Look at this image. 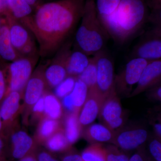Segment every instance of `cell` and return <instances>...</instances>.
Here are the masks:
<instances>
[{
  "instance_id": "1",
  "label": "cell",
  "mask_w": 161,
  "mask_h": 161,
  "mask_svg": "<svg viewBox=\"0 0 161 161\" xmlns=\"http://www.w3.org/2000/svg\"><path fill=\"white\" fill-rule=\"evenodd\" d=\"M86 0H59L38 6L34 14L20 20L37 41L39 55L53 54L80 20Z\"/></svg>"
},
{
  "instance_id": "2",
  "label": "cell",
  "mask_w": 161,
  "mask_h": 161,
  "mask_svg": "<svg viewBox=\"0 0 161 161\" xmlns=\"http://www.w3.org/2000/svg\"><path fill=\"white\" fill-rule=\"evenodd\" d=\"M144 0H121L117 9L98 19L110 38L117 45L126 44L148 22L149 13Z\"/></svg>"
},
{
  "instance_id": "3",
  "label": "cell",
  "mask_w": 161,
  "mask_h": 161,
  "mask_svg": "<svg viewBox=\"0 0 161 161\" xmlns=\"http://www.w3.org/2000/svg\"><path fill=\"white\" fill-rule=\"evenodd\" d=\"M80 26L75 35V46L89 56L104 49L109 36L98 18L95 0H86Z\"/></svg>"
},
{
  "instance_id": "4",
  "label": "cell",
  "mask_w": 161,
  "mask_h": 161,
  "mask_svg": "<svg viewBox=\"0 0 161 161\" xmlns=\"http://www.w3.org/2000/svg\"><path fill=\"white\" fill-rule=\"evenodd\" d=\"M48 62L39 64L35 69L24 89L21 115L25 126L29 125L30 115L33 107L49 89L45 77V70Z\"/></svg>"
},
{
  "instance_id": "5",
  "label": "cell",
  "mask_w": 161,
  "mask_h": 161,
  "mask_svg": "<svg viewBox=\"0 0 161 161\" xmlns=\"http://www.w3.org/2000/svg\"><path fill=\"white\" fill-rule=\"evenodd\" d=\"M39 57V55L22 57L6 65V95L10 92H17L23 96L25 86L34 70Z\"/></svg>"
},
{
  "instance_id": "6",
  "label": "cell",
  "mask_w": 161,
  "mask_h": 161,
  "mask_svg": "<svg viewBox=\"0 0 161 161\" xmlns=\"http://www.w3.org/2000/svg\"><path fill=\"white\" fill-rule=\"evenodd\" d=\"M22 94L10 92L0 104V115L3 128L1 135L8 139L11 132L20 127L19 117L22 111Z\"/></svg>"
},
{
  "instance_id": "7",
  "label": "cell",
  "mask_w": 161,
  "mask_h": 161,
  "mask_svg": "<svg viewBox=\"0 0 161 161\" xmlns=\"http://www.w3.org/2000/svg\"><path fill=\"white\" fill-rule=\"evenodd\" d=\"M148 62L141 58H131L122 70L115 75V91L119 97L120 95L130 96Z\"/></svg>"
},
{
  "instance_id": "8",
  "label": "cell",
  "mask_w": 161,
  "mask_h": 161,
  "mask_svg": "<svg viewBox=\"0 0 161 161\" xmlns=\"http://www.w3.org/2000/svg\"><path fill=\"white\" fill-rule=\"evenodd\" d=\"M97 64V80L95 92L103 101L115 91L114 64L104 49L95 55Z\"/></svg>"
},
{
  "instance_id": "9",
  "label": "cell",
  "mask_w": 161,
  "mask_h": 161,
  "mask_svg": "<svg viewBox=\"0 0 161 161\" xmlns=\"http://www.w3.org/2000/svg\"><path fill=\"white\" fill-rule=\"evenodd\" d=\"M139 58L147 61L161 59V26H153L146 32L131 53V58Z\"/></svg>"
},
{
  "instance_id": "10",
  "label": "cell",
  "mask_w": 161,
  "mask_h": 161,
  "mask_svg": "<svg viewBox=\"0 0 161 161\" xmlns=\"http://www.w3.org/2000/svg\"><path fill=\"white\" fill-rule=\"evenodd\" d=\"M98 116L102 124L114 133L124 127L126 122L125 115L122 107L120 97L115 91L104 100Z\"/></svg>"
},
{
  "instance_id": "11",
  "label": "cell",
  "mask_w": 161,
  "mask_h": 161,
  "mask_svg": "<svg viewBox=\"0 0 161 161\" xmlns=\"http://www.w3.org/2000/svg\"><path fill=\"white\" fill-rule=\"evenodd\" d=\"M72 43L67 41L56 52L45 70V77L49 89L55 88L68 77L66 64L71 52Z\"/></svg>"
},
{
  "instance_id": "12",
  "label": "cell",
  "mask_w": 161,
  "mask_h": 161,
  "mask_svg": "<svg viewBox=\"0 0 161 161\" xmlns=\"http://www.w3.org/2000/svg\"><path fill=\"white\" fill-rule=\"evenodd\" d=\"M149 137L148 131L143 127H123L115 132L111 144L128 152L144 147Z\"/></svg>"
},
{
  "instance_id": "13",
  "label": "cell",
  "mask_w": 161,
  "mask_h": 161,
  "mask_svg": "<svg viewBox=\"0 0 161 161\" xmlns=\"http://www.w3.org/2000/svg\"><path fill=\"white\" fill-rule=\"evenodd\" d=\"M9 156L16 159L25 157L37 151L39 145L20 127L14 130L8 137Z\"/></svg>"
},
{
  "instance_id": "14",
  "label": "cell",
  "mask_w": 161,
  "mask_h": 161,
  "mask_svg": "<svg viewBox=\"0 0 161 161\" xmlns=\"http://www.w3.org/2000/svg\"><path fill=\"white\" fill-rule=\"evenodd\" d=\"M161 59L148 62L129 97L139 95L158 84L161 83Z\"/></svg>"
},
{
  "instance_id": "15",
  "label": "cell",
  "mask_w": 161,
  "mask_h": 161,
  "mask_svg": "<svg viewBox=\"0 0 161 161\" xmlns=\"http://www.w3.org/2000/svg\"><path fill=\"white\" fill-rule=\"evenodd\" d=\"M103 100L95 91H89L88 95L80 109L78 119L82 129L93 124L99 115Z\"/></svg>"
},
{
  "instance_id": "16",
  "label": "cell",
  "mask_w": 161,
  "mask_h": 161,
  "mask_svg": "<svg viewBox=\"0 0 161 161\" xmlns=\"http://www.w3.org/2000/svg\"><path fill=\"white\" fill-rule=\"evenodd\" d=\"M6 23L9 27L11 43L19 53L23 47L33 39L28 30L20 21L15 19L8 13H6Z\"/></svg>"
},
{
  "instance_id": "17",
  "label": "cell",
  "mask_w": 161,
  "mask_h": 161,
  "mask_svg": "<svg viewBox=\"0 0 161 161\" xmlns=\"http://www.w3.org/2000/svg\"><path fill=\"white\" fill-rule=\"evenodd\" d=\"M115 133L103 124H92L82 130V135L91 144L112 143Z\"/></svg>"
},
{
  "instance_id": "18",
  "label": "cell",
  "mask_w": 161,
  "mask_h": 161,
  "mask_svg": "<svg viewBox=\"0 0 161 161\" xmlns=\"http://www.w3.org/2000/svg\"><path fill=\"white\" fill-rule=\"evenodd\" d=\"M79 112H64L62 124L64 134L70 145H74L82 136V129L78 119Z\"/></svg>"
},
{
  "instance_id": "19",
  "label": "cell",
  "mask_w": 161,
  "mask_h": 161,
  "mask_svg": "<svg viewBox=\"0 0 161 161\" xmlns=\"http://www.w3.org/2000/svg\"><path fill=\"white\" fill-rule=\"evenodd\" d=\"M62 127L61 120H55L44 116L37 125L34 138L39 146L43 145L49 137Z\"/></svg>"
},
{
  "instance_id": "20",
  "label": "cell",
  "mask_w": 161,
  "mask_h": 161,
  "mask_svg": "<svg viewBox=\"0 0 161 161\" xmlns=\"http://www.w3.org/2000/svg\"><path fill=\"white\" fill-rule=\"evenodd\" d=\"M90 59V56L83 52L77 49L71 51L67 61L68 76L77 78L88 65Z\"/></svg>"
},
{
  "instance_id": "21",
  "label": "cell",
  "mask_w": 161,
  "mask_h": 161,
  "mask_svg": "<svg viewBox=\"0 0 161 161\" xmlns=\"http://www.w3.org/2000/svg\"><path fill=\"white\" fill-rule=\"evenodd\" d=\"M14 47L10 40L7 23L1 25L0 28V58L5 61L12 62L22 58Z\"/></svg>"
},
{
  "instance_id": "22",
  "label": "cell",
  "mask_w": 161,
  "mask_h": 161,
  "mask_svg": "<svg viewBox=\"0 0 161 161\" xmlns=\"http://www.w3.org/2000/svg\"><path fill=\"white\" fill-rule=\"evenodd\" d=\"M43 96L45 116L55 120H62L64 114V110L59 98L48 91L44 93Z\"/></svg>"
},
{
  "instance_id": "23",
  "label": "cell",
  "mask_w": 161,
  "mask_h": 161,
  "mask_svg": "<svg viewBox=\"0 0 161 161\" xmlns=\"http://www.w3.org/2000/svg\"><path fill=\"white\" fill-rule=\"evenodd\" d=\"M43 146L52 153H65L72 149L64 134L63 126L49 137Z\"/></svg>"
},
{
  "instance_id": "24",
  "label": "cell",
  "mask_w": 161,
  "mask_h": 161,
  "mask_svg": "<svg viewBox=\"0 0 161 161\" xmlns=\"http://www.w3.org/2000/svg\"><path fill=\"white\" fill-rule=\"evenodd\" d=\"M6 13L19 21L29 16L32 12L33 8L26 0H6Z\"/></svg>"
},
{
  "instance_id": "25",
  "label": "cell",
  "mask_w": 161,
  "mask_h": 161,
  "mask_svg": "<svg viewBox=\"0 0 161 161\" xmlns=\"http://www.w3.org/2000/svg\"><path fill=\"white\" fill-rule=\"evenodd\" d=\"M89 90L83 81L77 78L72 92L68 95L76 112H80L86 100Z\"/></svg>"
},
{
  "instance_id": "26",
  "label": "cell",
  "mask_w": 161,
  "mask_h": 161,
  "mask_svg": "<svg viewBox=\"0 0 161 161\" xmlns=\"http://www.w3.org/2000/svg\"><path fill=\"white\" fill-rule=\"evenodd\" d=\"M97 64L95 55L91 58L89 63L84 70L77 77L85 84L89 91H95L97 80Z\"/></svg>"
},
{
  "instance_id": "27",
  "label": "cell",
  "mask_w": 161,
  "mask_h": 161,
  "mask_svg": "<svg viewBox=\"0 0 161 161\" xmlns=\"http://www.w3.org/2000/svg\"><path fill=\"white\" fill-rule=\"evenodd\" d=\"M82 161H106L105 148L102 144H91L81 152Z\"/></svg>"
},
{
  "instance_id": "28",
  "label": "cell",
  "mask_w": 161,
  "mask_h": 161,
  "mask_svg": "<svg viewBox=\"0 0 161 161\" xmlns=\"http://www.w3.org/2000/svg\"><path fill=\"white\" fill-rule=\"evenodd\" d=\"M77 79V77L68 76L58 86L55 88L54 94L59 99H62L73 91Z\"/></svg>"
},
{
  "instance_id": "29",
  "label": "cell",
  "mask_w": 161,
  "mask_h": 161,
  "mask_svg": "<svg viewBox=\"0 0 161 161\" xmlns=\"http://www.w3.org/2000/svg\"><path fill=\"white\" fill-rule=\"evenodd\" d=\"M121 0H97L96 9L98 16H107L115 11Z\"/></svg>"
},
{
  "instance_id": "30",
  "label": "cell",
  "mask_w": 161,
  "mask_h": 161,
  "mask_svg": "<svg viewBox=\"0 0 161 161\" xmlns=\"http://www.w3.org/2000/svg\"><path fill=\"white\" fill-rule=\"evenodd\" d=\"M106 161H129L130 156L127 152L121 150L114 145L105 147Z\"/></svg>"
},
{
  "instance_id": "31",
  "label": "cell",
  "mask_w": 161,
  "mask_h": 161,
  "mask_svg": "<svg viewBox=\"0 0 161 161\" xmlns=\"http://www.w3.org/2000/svg\"><path fill=\"white\" fill-rule=\"evenodd\" d=\"M148 150V154L153 161H161V139L154 136L149 137Z\"/></svg>"
},
{
  "instance_id": "32",
  "label": "cell",
  "mask_w": 161,
  "mask_h": 161,
  "mask_svg": "<svg viewBox=\"0 0 161 161\" xmlns=\"http://www.w3.org/2000/svg\"><path fill=\"white\" fill-rule=\"evenodd\" d=\"M43 95H44L37 102L32 108L29 117V124L37 125L39 122L45 116Z\"/></svg>"
},
{
  "instance_id": "33",
  "label": "cell",
  "mask_w": 161,
  "mask_h": 161,
  "mask_svg": "<svg viewBox=\"0 0 161 161\" xmlns=\"http://www.w3.org/2000/svg\"><path fill=\"white\" fill-rule=\"evenodd\" d=\"M7 89L6 65L0 61V104L6 97Z\"/></svg>"
},
{
  "instance_id": "34",
  "label": "cell",
  "mask_w": 161,
  "mask_h": 161,
  "mask_svg": "<svg viewBox=\"0 0 161 161\" xmlns=\"http://www.w3.org/2000/svg\"><path fill=\"white\" fill-rule=\"evenodd\" d=\"M9 158L8 139L0 135V161H9Z\"/></svg>"
},
{
  "instance_id": "35",
  "label": "cell",
  "mask_w": 161,
  "mask_h": 161,
  "mask_svg": "<svg viewBox=\"0 0 161 161\" xmlns=\"http://www.w3.org/2000/svg\"><path fill=\"white\" fill-rule=\"evenodd\" d=\"M129 161H153L148 154L144 147L136 150V152L130 156Z\"/></svg>"
},
{
  "instance_id": "36",
  "label": "cell",
  "mask_w": 161,
  "mask_h": 161,
  "mask_svg": "<svg viewBox=\"0 0 161 161\" xmlns=\"http://www.w3.org/2000/svg\"><path fill=\"white\" fill-rule=\"evenodd\" d=\"M37 161H60L52 154V153L46 150L38 149L36 152Z\"/></svg>"
},
{
  "instance_id": "37",
  "label": "cell",
  "mask_w": 161,
  "mask_h": 161,
  "mask_svg": "<svg viewBox=\"0 0 161 161\" xmlns=\"http://www.w3.org/2000/svg\"><path fill=\"white\" fill-rule=\"evenodd\" d=\"M147 95L148 98L161 101V84L159 83L147 90Z\"/></svg>"
},
{
  "instance_id": "38",
  "label": "cell",
  "mask_w": 161,
  "mask_h": 161,
  "mask_svg": "<svg viewBox=\"0 0 161 161\" xmlns=\"http://www.w3.org/2000/svg\"><path fill=\"white\" fill-rule=\"evenodd\" d=\"M61 161H82L80 154L71 149L65 153Z\"/></svg>"
},
{
  "instance_id": "39",
  "label": "cell",
  "mask_w": 161,
  "mask_h": 161,
  "mask_svg": "<svg viewBox=\"0 0 161 161\" xmlns=\"http://www.w3.org/2000/svg\"><path fill=\"white\" fill-rule=\"evenodd\" d=\"M151 11H161V0H144Z\"/></svg>"
},
{
  "instance_id": "40",
  "label": "cell",
  "mask_w": 161,
  "mask_h": 161,
  "mask_svg": "<svg viewBox=\"0 0 161 161\" xmlns=\"http://www.w3.org/2000/svg\"><path fill=\"white\" fill-rule=\"evenodd\" d=\"M153 128L154 131L155 136L161 139V121L154 120L152 123Z\"/></svg>"
},
{
  "instance_id": "41",
  "label": "cell",
  "mask_w": 161,
  "mask_h": 161,
  "mask_svg": "<svg viewBox=\"0 0 161 161\" xmlns=\"http://www.w3.org/2000/svg\"><path fill=\"white\" fill-rule=\"evenodd\" d=\"M36 152L33 153L23 158L20 159L19 161H37L36 158Z\"/></svg>"
},
{
  "instance_id": "42",
  "label": "cell",
  "mask_w": 161,
  "mask_h": 161,
  "mask_svg": "<svg viewBox=\"0 0 161 161\" xmlns=\"http://www.w3.org/2000/svg\"><path fill=\"white\" fill-rule=\"evenodd\" d=\"M27 3L31 6L32 8H37L39 6V4L41 0H26Z\"/></svg>"
},
{
  "instance_id": "43",
  "label": "cell",
  "mask_w": 161,
  "mask_h": 161,
  "mask_svg": "<svg viewBox=\"0 0 161 161\" xmlns=\"http://www.w3.org/2000/svg\"><path fill=\"white\" fill-rule=\"evenodd\" d=\"M7 11L6 0H0V12Z\"/></svg>"
},
{
  "instance_id": "44",
  "label": "cell",
  "mask_w": 161,
  "mask_h": 161,
  "mask_svg": "<svg viewBox=\"0 0 161 161\" xmlns=\"http://www.w3.org/2000/svg\"><path fill=\"white\" fill-rule=\"evenodd\" d=\"M2 128H3V125H2V119H1V115H0V135L2 133Z\"/></svg>"
},
{
  "instance_id": "45",
  "label": "cell",
  "mask_w": 161,
  "mask_h": 161,
  "mask_svg": "<svg viewBox=\"0 0 161 161\" xmlns=\"http://www.w3.org/2000/svg\"><path fill=\"white\" fill-rule=\"evenodd\" d=\"M1 20H0V28H1Z\"/></svg>"
}]
</instances>
